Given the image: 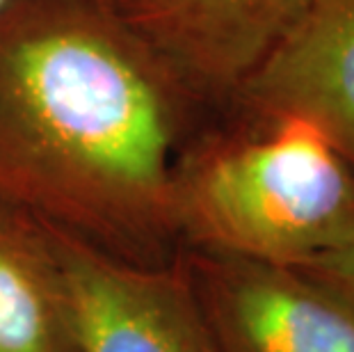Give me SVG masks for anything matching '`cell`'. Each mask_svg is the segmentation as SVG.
Returning a JSON list of instances; mask_svg holds the SVG:
<instances>
[{
	"instance_id": "obj_1",
	"label": "cell",
	"mask_w": 354,
	"mask_h": 352,
	"mask_svg": "<svg viewBox=\"0 0 354 352\" xmlns=\"http://www.w3.org/2000/svg\"><path fill=\"white\" fill-rule=\"evenodd\" d=\"M203 112L103 0L0 7V199L156 266L174 165Z\"/></svg>"
},
{
	"instance_id": "obj_2",
	"label": "cell",
	"mask_w": 354,
	"mask_h": 352,
	"mask_svg": "<svg viewBox=\"0 0 354 352\" xmlns=\"http://www.w3.org/2000/svg\"><path fill=\"white\" fill-rule=\"evenodd\" d=\"M174 222L194 250L302 266L354 236V165L308 119L236 103L180 149Z\"/></svg>"
},
{
	"instance_id": "obj_3",
	"label": "cell",
	"mask_w": 354,
	"mask_h": 352,
	"mask_svg": "<svg viewBox=\"0 0 354 352\" xmlns=\"http://www.w3.org/2000/svg\"><path fill=\"white\" fill-rule=\"evenodd\" d=\"M178 87L220 115L283 39L308 0H103Z\"/></svg>"
},
{
	"instance_id": "obj_4",
	"label": "cell",
	"mask_w": 354,
	"mask_h": 352,
	"mask_svg": "<svg viewBox=\"0 0 354 352\" xmlns=\"http://www.w3.org/2000/svg\"><path fill=\"white\" fill-rule=\"evenodd\" d=\"M46 229L69 302L73 352H215L183 266L138 263Z\"/></svg>"
},
{
	"instance_id": "obj_9",
	"label": "cell",
	"mask_w": 354,
	"mask_h": 352,
	"mask_svg": "<svg viewBox=\"0 0 354 352\" xmlns=\"http://www.w3.org/2000/svg\"><path fill=\"white\" fill-rule=\"evenodd\" d=\"M5 5V0H0V7H3Z\"/></svg>"
},
{
	"instance_id": "obj_8",
	"label": "cell",
	"mask_w": 354,
	"mask_h": 352,
	"mask_svg": "<svg viewBox=\"0 0 354 352\" xmlns=\"http://www.w3.org/2000/svg\"><path fill=\"white\" fill-rule=\"evenodd\" d=\"M304 277L334 295L345 309L354 313V236L320 257L295 266Z\"/></svg>"
},
{
	"instance_id": "obj_7",
	"label": "cell",
	"mask_w": 354,
	"mask_h": 352,
	"mask_svg": "<svg viewBox=\"0 0 354 352\" xmlns=\"http://www.w3.org/2000/svg\"><path fill=\"white\" fill-rule=\"evenodd\" d=\"M0 352H73L71 316L48 229L0 199Z\"/></svg>"
},
{
	"instance_id": "obj_5",
	"label": "cell",
	"mask_w": 354,
	"mask_h": 352,
	"mask_svg": "<svg viewBox=\"0 0 354 352\" xmlns=\"http://www.w3.org/2000/svg\"><path fill=\"white\" fill-rule=\"evenodd\" d=\"M183 268L215 352H354V313L295 268L194 247Z\"/></svg>"
},
{
	"instance_id": "obj_6",
	"label": "cell",
	"mask_w": 354,
	"mask_h": 352,
	"mask_svg": "<svg viewBox=\"0 0 354 352\" xmlns=\"http://www.w3.org/2000/svg\"><path fill=\"white\" fill-rule=\"evenodd\" d=\"M236 103L308 119L354 165V0H308Z\"/></svg>"
}]
</instances>
